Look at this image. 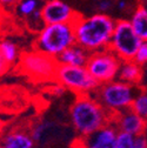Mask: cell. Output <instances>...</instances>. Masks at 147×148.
I'll return each instance as SVG.
<instances>
[{
	"label": "cell",
	"instance_id": "cell-1",
	"mask_svg": "<svg viewBox=\"0 0 147 148\" xmlns=\"http://www.w3.org/2000/svg\"><path fill=\"white\" fill-rule=\"evenodd\" d=\"M109 114L93 94L76 95L68 108V122L78 138H85L112 122Z\"/></svg>",
	"mask_w": 147,
	"mask_h": 148
},
{
	"label": "cell",
	"instance_id": "cell-2",
	"mask_svg": "<svg viewBox=\"0 0 147 148\" xmlns=\"http://www.w3.org/2000/svg\"><path fill=\"white\" fill-rule=\"evenodd\" d=\"M117 20L106 13L80 15L73 24L76 41L89 53L107 48L111 41Z\"/></svg>",
	"mask_w": 147,
	"mask_h": 148
},
{
	"label": "cell",
	"instance_id": "cell-3",
	"mask_svg": "<svg viewBox=\"0 0 147 148\" xmlns=\"http://www.w3.org/2000/svg\"><path fill=\"white\" fill-rule=\"evenodd\" d=\"M30 131L35 148H74L78 139L69 123L65 125L47 118L35 121Z\"/></svg>",
	"mask_w": 147,
	"mask_h": 148
},
{
	"label": "cell",
	"instance_id": "cell-4",
	"mask_svg": "<svg viewBox=\"0 0 147 148\" xmlns=\"http://www.w3.org/2000/svg\"><path fill=\"white\" fill-rule=\"evenodd\" d=\"M139 89L140 86L115 79L113 81L101 84L93 95L109 114L115 115L132 107L133 100Z\"/></svg>",
	"mask_w": 147,
	"mask_h": 148
},
{
	"label": "cell",
	"instance_id": "cell-5",
	"mask_svg": "<svg viewBox=\"0 0 147 148\" xmlns=\"http://www.w3.org/2000/svg\"><path fill=\"white\" fill-rule=\"evenodd\" d=\"M77 44L73 24H48L36 32L33 47L53 58Z\"/></svg>",
	"mask_w": 147,
	"mask_h": 148
},
{
	"label": "cell",
	"instance_id": "cell-6",
	"mask_svg": "<svg viewBox=\"0 0 147 148\" xmlns=\"http://www.w3.org/2000/svg\"><path fill=\"white\" fill-rule=\"evenodd\" d=\"M16 65L21 74L36 82L56 81V74L59 67L57 58L45 54L34 47L23 52Z\"/></svg>",
	"mask_w": 147,
	"mask_h": 148
},
{
	"label": "cell",
	"instance_id": "cell-7",
	"mask_svg": "<svg viewBox=\"0 0 147 148\" xmlns=\"http://www.w3.org/2000/svg\"><path fill=\"white\" fill-rule=\"evenodd\" d=\"M56 81L76 95L93 94L100 84L91 75L86 66L59 65Z\"/></svg>",
	"mask_w": 147,
	"mask_h": 148
},
{
	"label": "cell",
	"instance_id": "cell-8",
	"mask_svg": "<svg viewBox=\"0 0 147 148\" xmlns=\"http://www.w3.org/2000/svg\"><path fill=\"white\" fill-rule=\"evenodd\" d=\"M141 39L135 34L128 19H118L108 48L121 61L134 60Z\"/></svg>",
	"mask_w": 147,
	"mask_h": 148
},
{
	"label": "cell",
	"instance_id": "cell-9",
	"mask_svg": "<svg viewBox=\"0 0 147 148\" xmlns=\"http://www.w3.org/2000/svg\"><path fill=\"white\" fill-rule=\"evenodd\" d=\"M121 60L109 49L104 48L89 53L86 68L100 85L118 79Z\"/></svg>",
	"mask_w": 147,
	"mask_h": 148
},
{
	"label": "cell",
	"instance_id": "cell-10",
	"mask_svg": "<svg viewBox=\"0 0 147 148\" xmlns=\"http://www.w3.org/2000/svg\"><path fill=\"white\" fill-rule=\"evenodd\" d=\"M45 25L48 24H74L81 15L64 0H45L41 7Z\"/></svg>",
	"mask_w": 147,
	"mask_h": 148
},
{
	"label": "cell",
	"instance_id": "cell-11",
	"mask_svg": "<svg viewBox=\"0 0 147 148\" xmlns=\"http://www.w3.org/2000/svg\"><path fill=\"white\" fill-rule=\"evenodd\" d=\"M119 131L113 122L85 138H78L74 148H115Z\"/></svg>",
	"mask_w": 147,
	"mask_h": 148
},
{
	"label": "cell",
	"instance_id": "cell-12",
	"mask_svg": "<svg viewBox=\"0 0 147 148\" xmlns=\"http://www.w3.org/2000/svg\"><path fill=\"white\" fill-rule=\"evenodd\" d=\"M112 122L119 132L128 133L134 136L142 135L147 131V120L135 113L132 108L113 115Z\"/></svg>",
	"mask_w": 147,
	"mask_h": 148
},
{
	"label": "cell",
	"instance_id": "cell-13",
	"mask_svg": "<svg viewBox=\"0 0 147 148\" xmlns=\"http://www.w3.org/2000/svg\"><path fill=\"white\" fill-rule=\"evenodd\" d=\"M0 142L4 148H35L31 131L24 127H13L5 132Z\"/></svg>",
	"mask_w": 147,
	"mask_h": 148
},
{
	"label": "cell",
	"instance_id": "cell-14",
	"mask_svg": "<svg viewBox=\"0 0 147 148\" xmlns=\"http://www.w3.org/2000/svg\"><path fill=\"white\" fill-rule=\"evenodd\" d=\"M89 58V52L86 51L84 47L79 46L78 44L72 45L71 47L66 48L61 52L57 60L59 65H67V66H86Z\"/></svg>",
	"mask_w": 147,
	"mask_h": 148
},
{
	"label": "cell",
	"instance_id": "cell-15",
	"mask_svg": "<svg viewBox=\"0 0 147 148\" xmlns=\"http://www.w3.org/2000/svg\"><path fill=\"white\" fill-rule=\"evenodd\" d=\"M118 79L127 84L140 86L144 79V68L134 60L122 61L118 73Z\"/></svg>",
	"mask_w": 147,
	"mask_h": 148
},
{
	"label": "cell",
	"instance_id": "cell-16",
	"mask_svg": "<svg viewBox=\"0 0 147 148\" xmlns=\"http://www.w3.org/2000/svg\"><path fill=\"white\" fill-rule=\"evenodd\" d=\"M128 21L141 41H147V7L142 3L134 7Z\"/></svg>",
	"mask_w": 147,
	"mask_h": 148
},
{
	"label": "cell",
	"instance_id": "cell-17",
	"mask_svg": "<svg viewBox=\"0 0 147 148\" xmlns=\"http://www.w3.org/2000/svg\"><path fill=\"white\" fill-rule=\"evenodd\" d=\"M44 1L45 0H20L11 11L16 18L25 21L36 12L41 11Z\"/></svg>",
	"mask_w": 147,
	"mask_h": 148
},
{
	"label": "cell",
	"instance_id": "cell-18",
	"mask_svg": "<svg viewBox=\"0 0 147 148\" xmlns=\"http://www.w3.org/2000/svg\"><path fill=\"white\" fill-rule=\"evenodd\" d=\"M0 52L5 60L10 64L11 67L19 62V59L21 57V52L19 49L18 44L10 39H1L0 40Z\"/></svg>",
	"mask_w": 147,
	"mask_h": 148
},
{
	"label": "cell",
	"instance_id": "cell-19",
	"mask_svg": "<svg viewBox=\"0 0 147 148\" xmlns=\"http://www.w3.org/2000/svg\"><path fill=\"white\" fill-rule=\"evenodd\" d=\"M135 113H138L140 116L147 120V88L140 87L138 94L135 95L132 107Z\"/></svg>",
	"mask_w": 147,
	"mask_h": 148
},
{
	"label": "cell",
	"instance_id": "cell-20",
	"mask_svg": "<svg viewBox=\"0 0 147 148\" xmlns=\"http://www.w3.org/2000/svg\"><path fill=\"white\" fill-rule=\"evenodd\" d=\"M115 148H135V136L128 133L119 132Z\"/></svg>",
	"mask_w": 147,
	"mask_h": 148
},
{
	"label": "cell",
	"instance_id": "cell-21",
	"mask_svg": "<svg viewBox=\"0 0 147 148\" xmlns=\"http://www.w3.org/2000/svg\"><path fill=\"white\" fill-rule=\"evenodd\" d=\"M134 61L139 64L140 66L147 65V41H142L137 51V54L134 57Z\"/></svg>",
	"mask_w": 147,
	"mask_h": 148
},
{
	"label": "cell",
	"instance_id": "cell-22",
	"mask_svg": "<svg viewBox=\"0 0 147 148\" xmlns=\"http://www.w3.org/2000/svg\"><path fill=\"white\" fill-rule=\"evenodd\" d=\"M114 6H115V4L113 3V0H98L95 4L97 12L106 13V14H108L109 11H112V8Z\"/></svg>",
	"mask_w": 147,
	"mask_h": 148
},
{
	"label": "cell",
	"instance_id": "cell-23",
	"mask_svg": "<svg viewBox=\"0 0 147 148\" xmlns=\"http://www.w3.org/2000/svg\"><path fill=\"white\" fill-rule=\"evenodd\" d=\"M66 92H67V89L63 85H60L59 82H57V81H54V84L52 86H49V95H52L54 98L63 97L66 93Z\"/></svg>",
	"mask_w": 147,
	"mask_h": 148
},
{
	"label": "cell",
	"instance_id": "cell-24",
	"mask_svg": "<svg viewBox=\"0 0 147 148\" xmlns=\"http://www.w3.org/2000/svg\"><path fill=\"white\" fill-rule=\"evenodd\" d=\"M11 69V66L10 64L5 60V58L3 57L1 52H0V78H1L3 75H5V74Z\"/></svg>",
	"mask_w": 147,
	"mask_h": 148
},
{
	"label": "cell",
	"instance_id": "cell-25",
	"mask_svg": "<svg viewBox=\"0 0 147 148\" xmlns=\"http://www.w3.org/2000/svg\"><path fill=\"white\" fill-rule=\"evenodd\" d=\"M20 0H0V7L5 11H11Z\"/></svg>",
	"mask_w": 147,
	"mask_h": 148
},
{
	"label": "cell",
	"instance_id": "cell-26",
	"mask_svg": "<svg viewBox=\"0 0 147 148\" xmlns=\"http://www.w3.org/2000/svg\"><path fill=\"white\" fill-rule=\"evenodd\" d=\"M135 148H147V136L145 134L135 136Z\"/></svg>",
	"mask_w": 147,
	"mask_h": 148
},
{
	"label": "cell",
	"instance_id": "cell-27",
	"mask_svg": "<svg viewBox=\"0 0 147 148\" xmlns=\"http://www.w3.org/2000/svg\"><path fill=\"white\" fill-rule=\"evenodd\" d=\"M115 8L119 12L127 11V8H128V1H127V0H118V1L115 3Z\"/></svg>",
	"mask_w": 147,
	"mask_h": 148
},
{
	"label": "cell",
	"instance_id": "cell-28",
	"mask_svg": "<svg viewBox=\"0 0 147 148\" xmlns=\"http://www.w3.org/2000/svg\"><path fill=\"white\" fill-rule=\"evenodd\" d=\"M4 129H5V122H4V120L0 119V138L4 134Z\"/></svg>",
	"mask_w": 147,
	"mask_h": 148
},
{
	"label": "cell",
	"instance_id": "cell-29",
	"mask_svg": "<svg viewBox=\"0 0 147 148\" xmlns=\"http://www.w3.org/2000/svg\"><path fill=\"white\" fill-rule=\"evenodd\" d=\"M4 11L1 7H0V28H1V25H3V21H4Z\"/></svg>",
	"mask_w": 147,
	"mask_h": 148
},
{
	"label": "cell",
	"instance_id": "cell-30",
	"mask_svg": "<svg viewBox=\"0 0 147 148\" xmlns=\"http://www.w3.org/2000/svg\"><path fill=\"white\" fill-rule=\"evenodd\" d=\"M142 4H144L146 7H147V0H144V1H142Z\"/></svg>",
	"mask_w": 147,
	"mask_h": 148
},
{
	"label": "cell",
	"instance_id": "cell-31",
	"mask_svg": "<svg viewBox=\"0 0 147 148\" xmlns=\"http://www.w3.org/2000/svg\"><path fill=\"white\" fill-rule=\"evenodd\" d=\"M0 148H4V146L1 145V142H0Z\"/></svg>",
	"mask_w": 147,
	"mask_h": 148
}]
</instances>
